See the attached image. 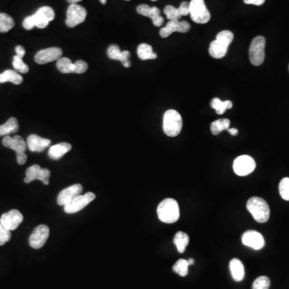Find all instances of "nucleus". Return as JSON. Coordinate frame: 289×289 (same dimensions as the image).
Returning a JSON list of instances; mask_svg holds the SVG:
<instances>
[{"label": "nucleus", "mask_w": 289, "mask_h": 289, "mask_svg": "<svg viewBox=\"0 0 289 289\" xmlns=\"http://www.w3.org/2000/svg\"><path fill=\"white\" fill-rule=\"evenodd\" d=\"M55 18V12L50 7H42L33 16L25 18L23 22V27L26 30H31L35 27L38 28H45L48 27L50 22Z\"/></svg>", "instance_id": "nucleus-1"}, {"label": "nucleus", "mask_w": 289, "mask_h": 289, "mask_svg": "<svg viewBox=\"0 0 289 289\" xmlns=\"http://www.w3.org/2000/svg\"><path fill=\"white\" fill-rule=\"evenodd\" d=\"M157 216L162 222L174 223L180 217L178 202L174 199H166L160 203L157 209Z\"/></svg>", "instance_id": "nucleus-2"}, {"label": "nucleus", "mask_w": 289, "mask_h": 289, "mask_svg": "<svg viewBox=\"0 0 289 289\" xmlns=\"http://www.w3.org/2000/svg\"><path fill=\"white\" fill-rule=\"evenodd\" d=\"M234 40V35L230 31H222L217 35L216 40L213 41L209 48V53L215 59H221L226 56L228 47Z\"/></svg>", "instance_id": "nucleus-3"}, {"label": "nucleus", "mask_w": 289, "mask_h": 289, "mask_svg": "<svg viewBox=\"0 0 289 289\" xmlns=\"http://www.w3.org/2000/svg\"><path fill=\"white\" fill-rule=\"evenodd\" d=\"M247 209L251 213L255 220L261 223L268 222L270 218V208L265 199L260 197H252L248 199Z\"/></svg>", "instance_id": "nucleus-4"}, {"label": "nucleus", "mask_w": 289, "mask_h": 289, "mask_svg": "<svg viewBox=\"0 0 289 289\" xmlns=\"http://www.w3.org/2000/svg\"><path fill=\"white\" fill-rule=\"evenodd\" d=\"M163 131L167 136H178L182 128V118L180 113L174 109H169L163 117Z\"/></svg>", "instance_id": "nucleus-5"}, {"label": "nucleus", "mask_w": 289, "mask_h": 289, "mask_svg": "<svg viewBox=\"0 0 289 289\" xmlns=\"http://www.w3.org/2000/svg\"><path fill=\"white\" fill-rule=\"evenodd\" d=\"M265 37H256L254 38L250 48H249V59L254 66H260L262 65L265 58Z\"/></svg>", "instance_id": "nucleus-6"}, {"label": "nucleus", "mask_w": 289, "mask_h": 289, "mask_svg": "<svg viewBox=\"0 0 289 289\" xmlns=\"http://www.w3.org/2000/svg\"><path fill=\"white\" fill-rule=\"evenodd\" d=\"M190 15L195 23L204 24L211 19V13L206 6L204 0H191L190 3Z\"/></svg>", "instance_id": "nucleus-7"}, {"label": "nucleus", "mask_w": 289, "mask_h": 289, "mask_svg": "<svg viewBox=\"0 0 289 289\" xmlns=\"http://www.w3.org/2000/svg\"><path fill=\"white\" fill-rule=\"evenodd\" d=\"M255 162L253 157L248 155H242L238 157L234 161L233 170L239 176H247L255 171Z\"/></svg>", "instance_id": "nucleus-8"}, {"label": "nucleus", "mask_w": 289, "mask_h": 289, "mask_svg": "<svg viewBox=\"0 0 289 289\" xmlns=\"http://www.w3.org/2000/svg\"><path fill=\"white\" fill-rule=\"evenodd\" d=\"M87 12L85 8L78 4H70L67 10L66 25L69 27H77L86 19Z\"/></svg>", "instance_id": "nucleus-9"}, {"label": "nucleus", "mask_w": 289, "mask_h": 289, "mask_svg": "<svg viewBox=\"0 0 289 289\" xmlns=\"http://www.w3.org/2000/svg\"><path fill=\"white\" fill-rule=\"evenodd\" d=\"M95 198L96 196L92 192H88L85 195L77 196L73 201L65 207V211L67 214H74V213L79 212L84 207H86L91 202L93 201Z\"/></svg>", "instance_id": "nucleus-10"}, {"label": "nucleus", "mask_w": 289, "mask_h": 289, "mask_svg": "<svg viewBox=\"0 0 289 289\" xmlns=\"http://www.w3.org/2000/svg\"><path fill=\"white\" fill-rule=\"evenodd\" d=\"M49 228L46 225L41 224L35 228L31 236L29 237V244L33 248L40 249L46 243L49 236Z\"/></svg>", "instance_id": "nucleus-11"}, {"label": "nucleus", "mask_w": 289, "mask_h": 289, "mask_svg": "<svg viewBox=\"0 0 289 289\" xmlns=\"http://www.w3.org/2000/svg\"><path fill=\"white\" fill-rule=\"evenodd\" d=\"M83 187L81 184H74L66 188L59 194L57 197V203L59 206L66 207L69 203L73 201L77 196H81Z\"/></svg>", "instance_id": "nucleus-12"}, {"label": "nucleus", "mask_w": 289, "mask_h": 289, "mask_svg": "<svg viewBox=\"0 0 289 289\" xmlns=\"http://www.w3.org/2000/svg\"><path fill=\"white\" fill-rule=\"evenodd\" d=\"M242 242L244 245L254 250H261L265 247V240L260 232L255 231H247L242 236Z\"/></svg>", "instance_id": "nucleus-13"}, {"label": "nucleus", "mask_w": 289, "mask_h": 289, "mask_svg": "<svg viewBox=\"0 0 289 289\" xmlns=\"http://www.w3.org/2000/svg\"><path fill=\"white\" fill-rule=\"evenodd\" d=\"M62 50L59 48H49L39 51L35 56V61L39 65L58 60L62 56Z\"/></svg>", "instance_id": "nucleus-14"}, {"label": "nucleus", "mask_w": 289, "mask_h": 289, "mask_svg": "<svg viewBox=\"0 0 289 289\" xmlns=\"http://www.w3.org/2000/svg\"><path fill=\"white\" fill-rule=\"evenodd\" d=\"M190 29V23L186 21H179V20H171L167 23L166 27L160 30V36L163 38L170 37L174 33H186Z\"/></svg>", "instance_id": "nucleus-15"}, {"label": "nucleus", "mask_w": 289, "mask_h": 289, "mask_svg": "<svg viewBox=\"0 0 289 289\" xmlns=\"http://www.w3.org/2000/svg\"><path fill=\"white\" fill-rule=\"evenodd\" d=\"M23 220V215L18 210H12L8 212L4 213L0 218V221L3 225L11 232L16 230Z\"/></svg>", "instance_id": "nucleus-16"}, {"label": "nucleus", "mask_w": 289, "mask_h": 289, "mask_svg": "<svg viewBox=\"0 0 289 289\" xmlns=\"http://www.w3.org/2000/svg\"><path fill=\"white\" fill-rule=\"evenodd\" d=\"M137 12L138 14H140L142 16H146V17L150 18L152 19L153 25L156 27H160L163 25L164 22V19L161 16V12L158 8L156 7L148 6L146 4H141L137 8Z\"/></svg>", "instance_id": "nucleus-17"}, {"label": "nucleus", "mask_w": 289, "mask_h": 289, "mask_svg": "<svg viewBox=\"0 0 289 289\" xmlns=\"http://www.w3.org/2000/svg\"><path fill=\"white\" fill-rule=\"evenodd\" d=\"M3 145L5 147L13 149L14 151H16V154L25 153L27 147V143L23 140V138L19 135H16L13 138L10 136L4 137Z\"/></svg>", "instance_id": "nucleus-18"}, {"label": "nucleus", "mask_w": 289, "mask_h": 289, "mask_svg": "<svg viewBox=\"0 0 289 289\" xmlns=\"http://www.w3.org/2000/svg\"><path fill=\"white\" fill-rule=\"evenodd\" d=\"M50 144L51 141L49 139L41 138L36 134H31L27 139V148L31 152H43Z\"/></svg>", "instance_id": "nucleus-19"}, {"label": "nucleus", "mask_w": 289, "mask_h": 289, "mask_svg": "<svg viewBox=\"0 0 289 289\" xmlns=\"http://www.w3.org/2000/svg\"><path fill=\"white\" fill-rule=\"evenodd\" d=\"M72 149L71 144L61 142L50 147L48 156L52 160H59Z\"/></svg>", "instance_id": "nucleus-20"}, {"label": "nucleus", "mask_w": 289, "mask_h": 289, "mask_svg": "<svg viewBox=\"0 0 289 289\" xmlns=\"http://www.w3.org/2000/svg\"><path fill=\"white\" fill-rule=\"evenodd\" d=\"M108 56L111 59L114 60H119L121 63H124L125 62L130 60L131 57V52L129 51H123L121 52V49L116 44H112L108 48L107 51Z\"/></svg>", "instance_id": "nucleus-21"}, {"label": "nucleus", "mask_w": 289, "mask_h": 289, "mask_svg": "<svg viewBox=\"0 0 289 289\" xmlns=\"http://www.w3.org/2000/svg\"><path fill=\"white\" fill-rule=\"evenodd\" d=\"M230 270L232 277L236 281H242L245 276L243 263L239 259H232L230 262Z\"/></svg>", "instance_id": "nucleus-22"}, {"label": "nucleus", "mask_w": 289, "mask_h": 289, "mask_svg": "<svg viewBox=\"0 0 289 289\" xmlns=\"http://www.w3.org/2000/svg\"><path fill=\"white\" fill-rule=\"evenodd\" d=\"M19 131V123L15 117L8 119L5 124L0 125V136H8L11 134H16Z\"/></svg>", "instance_id": "nucleus-23"}, {"label": "nucleus", "mask_w": 289, "mask_h": 289, "mask_svg": "<svg viewBox=\"0 0 289 289\" xmlns=\"http://www.w3.org/2000/svg\"><path fill=\"white\" fill-rule=\"evenodd\" d=\"M11 82L15 84H20L23 82V77L17 72L13 70H6L0 73V84Z\"/></svg>", "instance_id": "nucleus-24"}, {"label": "nucleus", "mask_w": 289, "mask_h": 289, "mask_svg": "<svg viewBox=\"0 0 289 289\" xmlns=\"http://www.w3.org/2000/svg\"><path fill=\"white\" fill-rule=\"evenodd\" d=\"M189 241H190L189 236L183 232H177L174 236V243L179 253H183L185 251V249L189 244Z\"/></svg>", "instance_id": "nucleus-25"}, {"label": "nucleus", "mask_w": 289, "mask_h": 289, "mask_svg": "<svg viewBox=\"0 0 289 289\" xmlns=\"http://www.w3.org/2000/svg\"><path fill=\"white\" fill-rule=\"evenodd\" d=\"M211 107L215 109L217 114H223L226 112L227 109H231L233 106V104L231 101H225L222 102L219 98H214L211 101Z\"/></svg>", "instance_id": "nucleus-26"}, {"label": "nucleus", "mask_w": 289, "mask_h": 289, "mask_svg": "<svg viewBox=\"0 0 289 289\" xmlns=\"http://www.w3.org/2000/svg\"><path fill=\"white\" fill-rule=\"evenodd\" d=\"M138 56L142 60L153 59L157 58V55L153 53V48L147 44H142L138 48Z\"/></svg>", "instance_id": "nucleus-27"}, {"label": "nucleus", "mask_w": 289, "mask_h": 289, "mask_svg": "<svg viewBox=\"0 0 289 289\" xmlns=\"http://www.w3.org/2000/svg\"><path fill=\"white\" fill-rule=\"evenodd\" d=\"M231 121L229 119H218L211 123V131L214 135H218L224 131H228L230 127Z\"/></svg>", "instance_id": "nucleus-28"}, {"label": "nucleus", "mask_w": 289, "mask_h": 289, "mask_svg": "<svg viewBox=\"0 0 289 289\" xmlns=\"http://www.w3.org/2000/svg\"><path fill=\"white\" fill-rule=\"evenodd\" d=\"M56 67L60 73H66V74L74 73V63H73L71 59L69 58H59L56 63Z\"/></svg>", "instance_id": "nucleus-29"}, {"label": "nucleus", "mask_w": 289, "mask_h": 289, "mask_svg": "<svg viewBox=\"0 0 289 289\" xmlns=\"http://www.w3.org/2000/svg\"><path fill=\"white\" fill-rule=\"evenodd\" d=\"M15 26V21L8 14L0 12V33H6Z\"/></svg>", "instance_id": "nucleus-30"}, {"label": "nucleus", "mask_w": 289, "mask_h": 289, "mask_svg": "<svg viewBox=\"0 0 289 289\" xmlns=\"http://www.w3.org/2000/svg\"><path fill=\"white\" fill-rule=\"evenodd\" d=\"M41 167L39 165H33L27 168L26 171V178H24L25 183H30L35 180H39L41 176Z\"/></svg>", "instance_id": "nucleus-31"}, {"label": "nucleus", "mask_w": 289, "mask_h": 289, "mask_svg": "<svg viewBox=\"0 0 289 289\" xmlns=\"http://www.w3.org/2000/svg\"><path fill=\"white\" fill-rule=\"evenodd\" d=\"M190 266L188 264V261L184 259H180L178 260L175 265L173 266V270L174 272H176L179 276L185 277L187 276L188 274V267Z\"/></svg>", "instance_id": "nucleus-32"}, {"label": "nucleus", "mask_w": 289, "mask_h": 289, "mask_svg": "<svg viewBox=\"0 0 289 289\" xmlns=\"http://www.w3.org/2000/svg\"><path fill=\"white\" fill-rule=\"evenodd\" d=\"M164 13L170 21L171 20H179L182 18L180 12L178 11V8H174L171 5H168L164 8Z\"/></svg>", "instance_id": "nucleus-33"}, {"label": "nucleus", "mask_w": 289, "mask_h": 289, "mask_svg": "<svg viewBox=\"0 0 289 289\" xmlns=\"http://www.w3.org/2000/svg\"><path fill=\"white\" fill-rule=\"evenodd\" d=\"M271 281L269 278L262 276L255 279L253 282L252 289H269Z\"/></svg>", "instance_id": "nucleus-34"}, {"label": "nucleus", "mask_w": 289, "mask_h": 289, "mask_svg": "<svg viewBox=\"0 0 289 289\" xmlns=\"http://www.w3.org/2000/svg\"><path fill=\"white\" fill-rule=\"evenodd\" d=\"M279 191L282 199L289 201V178H284L280 181Z\"/></svg>", "instance_id": "nucleus-35"}, {"label": "nucleus", "mask_w": 289, "mask_h": 289, "mask_svg": "<svg viewBox=\"0 0 289 289\" xmlns=\"http://www.w3.org/2000/svg\"><path fill=\"white\" fill-rule=\"evenodd\" d=\"M13 67L18 73H27L29 71L28 66L23 61L22 58L15 56L13 57Z\"/></svg>", "instance_id": "nucleus-36"}, {"label": "nucleus", "mask_w": 289, "mask_h": 289, "mask_svg": "<svg viewBox=\"0 0 289 289\" xmlns=\"http://www.w3.org/2000/svg\"><path fill=\"white\" fill-rule=\"evenodd\" d=\"M11 238H12L11 231L7 229L0 221V246L4 245L7 242L11 240Z\"/></svg>", "instance_id": "nucleus-37"}, {"label": "nucleus", "mask_w": 289, "mask_h": 289, "mask_svg": "<svg viewBox=\"0 0 289 289\" xmlns=\"http://www.w3.org/2000/svg\"><path fill=\"white\" fill-rule=\"evenodd\" d=\"M87 69H88V65L84 60H77L74 63V73L82 74L86 72Z\"/></svg>", "instance_id": "nucleus-38"}, {"label": "nucleus", "mask_w": 289, "mask_h": 289, "mask_svg": "<svg viewBox=\"0 0 289 289\" xmlns=\"http://www.w3.org/2000/svg\"><path fill=\"white\" fill-rule=\"evenodd\" d=\"M51 176V172L49 170L46 168L41 169V176L39 180L41 181L44 185H48L49 184V178Z\"/></svg>", "instance_id": "nucleus-39"}, {"label": "nucleus", "mask_w": 289, "mask_h": 289, "mask_svg": "<svg viewBox=\"0 0 289 289\" xmlns=\"http://www.w3.org/2000/svg\"><path fill=\"white\" fill-rule=\"evenodd\" d=\"M178 11L180 12L181 16H187L190 14V3L182 2L180 7L178 8Z\"/></svg>", "instance_id": "nucleus-40"}, {"label": "nucleus", "mask_w": 289, "mask_h": 289, "mask_svg": "<svg viewBox=\"0 0 289 289\" xmlns=\"http://www.w3.org/2000/svg\"><path fill=\"white\" fill-rule=\"evenodd\" d=\"M16 159H17L18 164H19V165H24L26 162H27V154L25 153L16 154Z\"/></svg>", "instance_id": "nucleus-41"}, {"label": "nucleus", "mask_w": 289, "mask_h": 289, "mask_svg": "<svg viewBox=\"0 0 289 289\" xmlns=\"http://www.w3.org/2000/svg\"><path fill=\"white\" fill-rule=\"evenodd\" d=\"M243 2L246 4H253L255 6H261L262 4H265V0H243Z\"/></svg>", "instance_id": "nucleus-42"}, {"label": "nucleus", "mask_w": 289, "mask_h": 289, "mask_svg": "<svg viewBox=\"0 0 289 289\" xmlns=\"http://www.w3.org/2000/svg\"><path fill=\"white\" fill-rule=\"evenodd\" d=\"M15 50H16V56L20 58H23L24 56L25 52H25L24 48L23 46L18 45V46L16 47Z\"/></svg>", "instance_id": "nucleus-43"}, {"label": "nucleus", "mask_w": 289, "mask_h": 289, "mask_svg": "<svg viewBox=\"0 0 289 289\" xmlns=\"http://www.w3.org/2000/svg\"><path fill=\"white\" fill-rule=\"evenodd\" d=\"M228 132L230 133L231 134H232V135H233V136H236V135H237L238 133H239V131H238L237 129H235V128H232V129H228Z\"/></svg>", "instance_id": "nucleus-44"}, {"label": "nucleus", "mask_w": 289, "mask_h": 289, "mask_svg": "<svg viewBox=\"0 0 289 289\" xmlns=\"http://www.w3.org/2000/svg\"><path fill=\"white\" fill-rule=\"evenodd\" d=\"M67 1L70 4H77V3L81 2L82 0H67Z\"/></svg>", "instance_id": "nucleus-45"}, {"label": "nucleus", "mask_w": 289, "mask_h": 289, "mask_svg": "<svg viewBox=\"0 0 289 289\" xmlns=\"http://www.w3.org/2000/svg\"><path fill=\"white\" fill-rule=\"evenodd\" d=\"M188 264L189 265H193L194 263H195V261H194L193 259H190V260H188Z\"/></svg>", "instance_id": "nucleus-46"}, {"label": "nucleus", "mask_w": 289, "mask_h": 289, "mask_svg": "<svg viewBox=\"0 0 289 289\" xmlns=\"http://www.w3.org/2000/svg\"><path fill=\"white\" fill-rule=\"evenodd\" d=\"M100 2H101V4H106L107 0H100Z\"/></svg>", "instance_id": "nucleus-47"}, {"label": "nucleus", "mask_w": 289, "mask_h": 289, "mask_svg": "<svg viewBox=\"0 0 289 289\" xmlns=\"http://www.w3.org/2000/svg\"><path fill=\"white\" fill-rule=\"evenodd\" d=\"M151 1H153V2H155V1H157V0H151Z\"/></svg>", "instance_id": "nucleus-48"}, {"label": "nucleus", "mask_w": 289, "mask_h": 289, "mask_svg": "<svg viewBox=\"0 0 289 289\" xmlns=\"http://www.w3.org/2000/svg\"><path fill=\"white\" fill-rule=\"evenodd\" d=\"M126 1H130V0H126Z\"/></svg>", "instance_id": "nucleus-49"}, {"label": "nucleus", "mask_w": 289, "mask_h": 289, "mask_svg": "<svg viewBox=\"0 0 289 289\" xmlns=\"http://www.w3.org/2000/svg\"><path fill=\"white\" fill-rule=\"evenodd\" d=\"M288 70H289V66H288Z\"/></svg>", "instance_id": "nucleus-50"}]
</instances>
